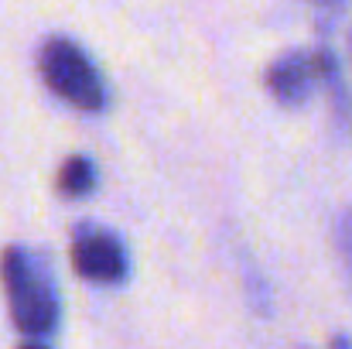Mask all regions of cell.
Returning <instances> with one entry per match:
<instances>
[{
	"mask_svg": "<svg viewBox=\"0 0 352 349\" xmlns=\"http://www.w3.org/2000/svg\"><path fill=\"white\" fill-rule=\"evenodd\" d=\"M332 240H336V253H339V264H342V271H346V281H349V288H352V206L339 213Z\"/></svg>",
	"mask_w": 352,
	"mask_h": 349,
	"instance_id": "obj_7",
	"label": "cell"
},
{
	"mask_svg": "<svg viewBox=\"0 0 352 349\" xmlns=\"http://www.w3.org/2000/svg\"><path fill=\"white\" fill-rule=\"evenodd\" d=\"M311 3H318V7H325V10H342L349 0H311Z\"/></svg>",
	"mask_w": 352,
	"mask_h": 349,
	"instance_id": "obj_8",
	"label": "cell"
},
{
	"mask_svg": "<svg viewBox=\"0 0 352 349\" xmlns=\"http://www.w3.org/2000/svg\"><path fill=\"white\" fill-rule=\"evenodd\" d=\"M0 284L10 322L28 339H48L62 326V288L45 250L10 243L0 253Z\"/></svg>",
	"mask_w": 352,
	"mask_h": 349,
	"instance_id": "obj_1",
	"label": "cell"
},
{
	"mask_svg": "<svg viewBox=\"0 0 352 349\" xmlns=\"http://www.w3.org/2000/svg\"><path fill=\"white\" fill-rule=\"evenodd\" d=\"M336 72H342V65H339V59L329 45H322V48H291V52L277 55L267 65L263 86H267V93L277 107L298 110L318 89H325Z\"/></svg>",
	"mask_w": 352,
	"mask_h": 349,
	"instance_id": "obj_3",
	"label": "cell"
},
{
	"mask_svg": "<svg viewBox=\"0 0 352 349\" xmlns=\"http://www.w3.org/2000/svg\"><path fill=\"white\" fill-rule=\"evenodd\" d=\"M38 76L55 100L82 114H103L110 107V83L103 69L69 34H48L38 45Z\"/></svg>",
	"mask_w": 352,
	"mask_h": 349,
	"instance_id": "obj_2",
	"label": "cell"
},
{
	"mask_svg": "<svg viewBox=\"0 0 352 349\" xmlns=\"http://www.w3.org/2000/svg\"><path fill=\"white\" fill-rule=\"evenodd\" d=\"M332 349H352V339L349 336H336V339H332Z\"/></svg>",
	"mask_w": 352,
	"mask_h": 349,
	"instance_id": "obj_10",
	"label": "cell"
},
{
	"mask_svg": "<svg viewBox=\"0 0 352 349\" xmlns=\"http://www.w3.org/2000/svg\"><path fill=\"white\" fill-rule=\"evenodd\" d=\"M243 291H246V302L256 315H270L274 312V291H270V281L256 271V267H246L243 271Z\"/></svg>",
	"mask_w": 352,
	"mask_h": 349,
	"instance_id": "obj_6",
	"label": "cell"
},
{
	"mask_svg": "<svg viewBox=\"0 0 352 349\" xmlns=\"http://www.w3.org/2000/svg\"><path fill=\"white\" fill-rule=\"evenodd\" d=\"M100 189V165L89 154H69L55 171V192L69 202H82Z\"/></svg>",
	"mask_w": 352,
	"mask_h": 349,
	"instance_id": "obj_5",
	"label": "cell"
},
{
	"mask_svg": "<svg viewBox=\"0 0 352 349\" xmlns=\"http://www.w3.org/2000/svg\"><path fill=\"white\" fill-rule=\"evenodd\" d=\"M69 260H72V271L96 288H120L130 281V246L110 226L79 223L72 230Z\"/></svg>",
	"mask_w": 352,
	"mask_h": 349,
	"instance_id": "obj_4",
	"label": "cell"
},
{
	"mask_svg": "<svg viewBox=\"0 0 352 349\" xmlns=\"http://www.w3.org/2000/svg\"><path fill=\"white\" fill-rule=\"evenodd\" d=\"M17 349H52V346H48L45 339H28V343H21Z\"/></svg>",
	"mask_w": 352,
	"mask_h": 349,
	"instance_id": "obj_9",
	"label": "cell"
}]
</instances>
